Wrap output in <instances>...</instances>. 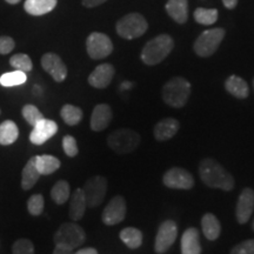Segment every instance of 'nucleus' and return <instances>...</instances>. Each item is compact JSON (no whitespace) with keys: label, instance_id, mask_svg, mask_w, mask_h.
<instances>
[{"label":"nucleus","instance_id":"2f4dec72","mask_svg":"<svg viewBox=\"0 0 254 254\" xmlns=\"http://www.w3.org/2000/svg\"><path fill=\"white\" fill-rule=\"evenodd\" d=\"M195 21L200 25H205V26H209V25L214 24L218 19V9L215 8H196L193 13Z\"/></svg>","mask_w":254,"mask_h":254},{"label":"nucleus","instance_id":"6ab92c4d","mask_svg":"<svg viewBox=\"0 0 254 254\" xmlns=\"http://www.w3.org/2000/svg\"><path fill=\"white\" fill-rule=\"evenodd\" d=\"M199 237V231L195 227L187 228L182 237V254H201Z\"/></svg>","mask_w":254,"mask_h":254},{"label":"nucleus","instance_id":"f704fd0d","mask_svg":"<svg viewBox=\"0 0 254 254\" xmlns=\"http://www.w3.org/2000/svg\"><path fill=\"white\" fill-rule=\"evenodd\" d=\"M45 200L41 194H33L27 200V209L32 215H40L44 211Z\"/></svg>","mask_w":254,"mask_h":254},{"label":"nucleus","instance_id":"ea45409f","mask_svg":"<svg viewBox=\"0 0 254 254\" xmlns=\"http://www.w3.org/2000/svg\"><path fill=\"white\" fill-rule=\"evenodd\" d=\"M105 1H107V0H82V5H84L85 7L92 8V7H97V6L104 4Z\"/></svg>","mask_w":254,"mask_h":254},{"label":"nucleus","instance_id":"f8f14e48","mask_svg":"<svg viewBox=\"0 0 254 254\" xmlns=\"http://www.w3.org/2000/svg\"><path fill=\"white\" fill-rule=\"evenodd\" d=\"M126 217V201L122 195H117L107 204L103 212V222L107 226H113L122 222Z\"/></svg>","mask_w":254,"mask_h":254},{"label":"nucleus","instance_id":"7c9ffc66","mask_svg":"<svg viewBox=\"0 0 254 254\" xmlns=\"http://www.w3.org/2000/svg\"><path fill=\"white\" fill-rule=\"evenodd\" d=\"M26 80H27L26 73L15 69L13 72L4 73V74L0 77V85L4 87L19 86V85L25 84Z\"/></svg>","mask_w":254,"mask_h":254},{"label":"nucleus","instance_id":"f3484780","mask_svg":"<svg viewBox=\"0 0 254 254\" xmlns=\"http://www.w3.org/2000/svg\"><path fill=\"white\" fill-rule=\"evenodd\" d=\"M113 113L107 104H99L94 107L91 116V128L95 132L104 131L110 125Z\"/></svg>","mask_w":254,"mask_h":254},{"label":"nucleus","instance_id":"dca6fc26","mask_svg":"<svg viewBox=\"0 0 254 254\" xmlns=\"http://www.w3.org/2000/svg\"><path fill=\"white\" fill-rule=\"evenodd\" d=\"M116 69L111 64H101L97 66L88 77V84L95 88H106L112 81Z\"/></svg>","mask_w":254,"mask_h":254},{"label":"nucleus","instance_id":"423d86ee","mask_svg":"<svg viewBox=\"0 0 254 254\" xmlns=\"http://www.w3.org/2000/svg\"><path fill=\"white\" fill-rule=\"evenodd\" d=\"M225 33L226 32L221 27L204 31L194 41V45H193L194 52L202 58L211 57L218 50L219 45L225 38Z\"/></svg>","mask_w":254,"mask_h":254},{"label":"nucleus","instance_id":"cd10ccee","mask_svg":"<svg viewBox=\"0 0 254 254\" xmlns=\"http://www.w3.org/2000/svg\"><path fill=\"white\" fill-rule=\"evenodd\" d=\"M120 239L128 249L135 250L141 246L142 244V233L138 228L126 227L120 232Z\"/></svg>","mask_w":254,"mask_h":254},{"label":"nucleus","instance_id":"37998d69","mask_svg":"<svg viewBox=\"0 0 254 254\" xmlns=\"http://www.w3.org/2000/svg\"><path fill=\"white\" fill-rule=\"evenodd\" d=\"M73 254H98V252H97V250L92 249V247H87V249L79 250L78 252H75Z\"/></svg>","mask_w":254,"mask_h":254},{"label":"nucleus","instance_id":"a878e982","mask_svg":"<svg viewBox=\"0 0 254 254\" xmlns=\"http://www.w3.org/2000/svg\"><path fill=\"white\" fill-rule=\"evenodd\" d=\"M60 160L53 155H36V166L40 176H49L55 173L60 167Z\"/></svg>","mask_w":254,"mask_h":254},{"label":"nucleus","instance_id":"72a5a7b5","mask_svg":"<svg viewBox=\"0 0 254 254\" xmlns=\"http://www.w3.org/2000/svg\"><path fill=\"white\" fill-rule=\"evenodd\" d=\"M21 113H23L24 119L32 126H34L37 123H39L41 119H44L43 113H41L40 111L38 110V107L34 106V105H25L23 110H21Z\"/></svg>","mask_w":254,"mask_h":254},{"label":"nucleus","instance_id":"e433bc0d","mask_svg":"<svg viewBox=\"0 0 254 254\" xmlns=\"http://www.w3.org/2000/svg\"><path fill=\"white\" fill-rule=\"evenodd\" d=\"M63 148L64 152H65L66 155L68 157H75L78 154V145H77V140L73 138L72 135H65L63 138Z\"/></svg>","mask_w":254,"mask_h":254},{"label":"nucleus","instance_id":"20e7f679","mask_svg":"<svg viewBox=\"0 0 254 254\" xmlns=\"http://www.w3.org/2000/svg\"><path fill=\"white\" fill-rule=\"evenodd\" d=\"M107 144L118 154H128L140 144V135L129 128H119L111 133Z\"/></svg>","mask_w":254,"mask_h":254},{"label":"nucleus","instance_id":"39448f33","mask_svg":"<svg viewBox=\"0 0 254 254\" xmlns=\"http://www.w3.org/2000/svg\"><path fill=\"white\" fill-rule=\"evenodd\" d=\"M86 240L84 228L74 222H66L59 227L55 234L56 246H63L69 250L80 247Z\"/></svg>","mask_w":254,"mask_h":254},{"label":"nucleus","instance_id":"a18cd8bd","mask_svg":"<svg viewBox=\"0 0 254 254\" xmlns=\"http://www.w3.org/2000/svg\"><path fill=\"white\" fill-rule=\"evenodd\" d=\"M252 228H253V231H254V220H253V224H252Z\"/></svg>","mask_w":254,"mask_h":254},{"label":"nucleus","instance_id":"ddd939ff","mask_svg":"<svg viewBox=\"0 0 254 254\" xmlns=\"http://www.w3.org/2000/svg\"><path fill=\"white\" fill-rule=\"evenodd\" d=\"M41 66L57 82H63L67 77V67L56 53H46L41 57Z\"/></svg>","mask_w":254,"mask_h":254},{"label":"nucleus","instance_id":"58836bf2","mask_svg":"<svg viewBox=\"0 0 254 254\" xmlns=\"http://www.w3.org/2000/svg\"><path fill=\"white\" fill-rule=\"evenodd\" d=\"M15 46L14 40L11 37H0V55H8Z\"/></svg>","mask_w":254,"mask_h":254},{"label":"nucleus","instance_id":"f03ea898","mask_svg":"<svg viewBox=\"0 0 254 254\" xmlns=\"http://www.w3.org/2000/svg\"><path fill=\"white\" fill-rule=\"evenodd\" d=\"M173 47L174 41L172 37L168 34H160L146 44L141 51L140 58L146 65H157L172 52Z\"/></svg>","mask_w":254,"mask_h":254},{"label":"nucleus","instance_id":"4468645a","mask_svg":"<svg viewBox=\"0 0 254 254\" xmlns=\"http://www.w3.org/2000/svg\"><path fill=\"white\" fill-rule=\"evenodd\" d=\"M57 132H58L57 123L53 122V120L44 118L33 126V129H32L30 134V140L34 145H43L53 135L57 134Z\"/></svg>","mask_w":254,"mask_h":254},{"label":"nucleus","instance_id":"473e14b6","mask_svg":"<svg viewBox=\"0 0 254 254\" xmlns=\"http://www.w3.org/2000/svg\"><path fill=\"white\" fill-rule=\"evenodd\" d=\"M9 65L15 69H18V71H23L25 73L31 72L32 68H33V64H32L31 58L27 55H24V53H18V55L11 57Z\"/></svg>","mask_w":254,"mask_h":254},{"label":"nucleus","instance_id":"6e6552de","mask_svg":"<svg viewBox=\"0 0 254 254\" xmlns=\"http://www.w3.org/2000/svg\"><path fill=\"white\" fill-rule=\"evenodd\" d=\"M86 50L92 59L99 60L106 58L112 53L113 44L106 34L93 32L87 37Z\"/></svg>","mask_w":254,"mask_h":254},{"label":"nucleus","instance_id":"79ce46f5","mask_svg":"<svg viewBox=\"0 0 254 254\" xmlns=\"http://www.w3.org/2000/svg\"><path fill=\"white\" fill-rule=\"evenodd\" d=\"M222 4L228 9H233L236 8V6L238 4V0H222Z\"/></svg>","mask_w":254,"mask_h":254},{"label":"nucleus","instance_id":"c85d7f7f","mask_svg":"<svg viewBox=\"0 0 254 254\" xmlns=\"http://www.w3.org/2000/svg\"><path fill=\"white\" fill-rule=\"evenodd\" d=\"M51 196L52 200L58 205L65 204L66 201L71 196V189H69V184L65 180H59L57 182L55 186L51 190Z\"/></svg>","mask_w":254,"mask_h":254},{"label":"nucleus","instance_id":"4c0bfd02","mask_svg":"<svg viewBox=\"0 0 254 254\" xmlns=\"http://www.w3.org/2000/svg\"><path fill=\"white\" fill-rule=\"evenodd\" d=\"M231 254H254V239L245 240L238 244L231 251Z\"/></svg>","mask_w":254,"mask_h":254},{"label":"nucleus","instance_id":"393cba45","mask_svg":"<svg viewBox=\"0 0 254 254\" xmlns=\"http://www.w3.org/2000/svg\"><path fill=\"white\" fill-rule=\"evenodd\" d=\"M201 227L204 236L208 240H217L221 233V225L219 219L212 213H206L201 219Z\"/></svg>","mask_w":254,"mask_h":254},{"label":"nucleus","instance_id":"a211bd4d","mask_svg":"<svg viewBox=\"0 0 254 254\" xmlns=\"http://www.w3.org/2000/svg\"><path fill=\"white\" fill-rule=\"evenodd\" d=\"M180 124L174 118H166L159 122L154 127V138L158 141H166L173 138L179 131Z\"/></svg>","mask_w":254,"mask_h":254},{"label":"nucleus","instance_id":"c9c22d12","mask_svg":"<svg viewBox=\"0 0 254 254\" xmlns=\"http://www.w3.org/2000/svg\"><path fill=\"white\" fill-rule=\"evenodd\" d=\"M12 254H34L33 244L28 239H19L12 246Z\"/></svg>","mask_w":254,"mask_h":254},{"label":"nucleus","instance_id":"1a4fd4ad","mask_svg":"<svg viewBox=\"0 0 254 254\" xmlns=\"http://www.w3.org/2000/svg\"><path fill=\"white\" fill-rule=\"evenodd\" d=\"M84 194L88 207H98L104 201L107 192V180L104 177H92L85 184Z\"/></svg>","mask_w":254,"mask_h":254},{"label":"nucleus","instance_id":"bb28decb","mask_svg":"<svg viewBox=\"0 0 254 254\" xmlns=\"http://www.w3.org/2000/svg\"><path fill=\"white\" fill-rule=\"evenodd\" d=\"M19 129L14 122L5 120L0 124V145H11L17 140Z\"/></svg>","mask_w":254,"mask_h":254},{"label":"nucleus","instance_id":"2eb2a0df","mask_svg":"<svg viewBox=\"0 0 254 254\" xmlns=\"http://www.w3.org/2000/svg\"><path fill=\"white\" fill-rule=\"evenodd\" d=\"M254 211V190L244 189L240 193L237 204V220L239 224H246Z\"/></svg>","mask_w":254,"mask_h":254},{"label":"nucleus","instance_id":"aec40b11","mask_svg":"<svg viewBox=\"0 0 254 254\" xmlns=\"http://www.w3.org/2000/svg\"><path fill=\"white\" fill-rule=\"evenodd\" d=\"M166 11L176 23L185 24L189 19V1L187 0H168Z\"/></svg>","mask_w":254,"mask_h":254},{"label":"nucleus","instance_id":"5701e85b","mask_svg":"<svg viewBox=\"0 0 254 254\" xmlns=\"http://www.w3.org/2000/svg\"><path fill=\"white\" fill-rule=\"evenodd\" d=\"M225 88L228 93H231L233 97L238 99H245L249 97L250 90L247 82L243 78L238 77V75H231L225 81Z\"/></svg>","mask_w":254,"mask_h":254},{"label":"nucleus","instance_id":"0eeeda50","mask_svg":"<svg viewBox=\"0 0 254 254\" xmlns=\"http://www.w3.org/2000/svg\"><path fill=\"white\" fill-rule=\"evenodd\" d=\"M148 28L146 19L139 13H129L117 23V33L124 39H135L144 36Z\"/></svg>","mask_w":254,"mask_h":254},{"label":"nucleus","instance_id":"c03bdc74","mask_svg":"<svg viewBox=\"0 0 254 254\" xmlns=\"http://www.w3.org/2000/svg\"><path fill=\"white\" fill-rule=\"evenodd\" d=\"M6 2H8V4H11V5H15V4H18V2H20V0H5Z\"/></svg>","mask_w":254,"mask_h":254},{"label":"nucleus","instance_id":"7ed1b4c3","mask_svg":"<svg viewBox=\"0 0 254 254\" xmlns=\"http://www.w3.org/2000/svg\"><path fill=\"white\" fill-rule=\"evenodd\" d=\"M190 94V84L183 77H174L164 85L163 100L168 106L180 109L185 106Z\"/></svg>","mask_w":254,"mask_h":254},{"label":"nucleus","instance_id":"49530a36","mask_svg":"<svg viewBox=\"0 0 254 254\" xmlns=\"http://www.w3.org/2000/svg\"><path fill=\"white\" fill-rule=\"evenodd\" d=\"M253 87H254V80H253Z\"/></svg>","mask_w":254,"mask_h":254},{"label":"nucleus","instance_id":"de8ad7c7","mask_svg":"<svg viewBox=\"0 0 254 254\" xmlns=\"http://www.w3.org/2000/svg\"><path fill=\"white\" fill-rule=\"evenodd\" d=\"M0 112H1V111H0Z\"/></svg>","mask_w":254,"mask_h":254},{"label":"nucleus","instance_id":"a19ab883","mask_svg":"<svg viewBox=\"0 0 254 254\" xmlns=\"http://www.w3.org/2000/svg\"><path fill=\"white\" fill-rule=\"evenodd\" d=\"M53 254H73V251L63 246H56Z\"/></svg>","mask_w":254,"mask_h":254},{"label":"nucleus","instance_id":"9d476101","mask_svg":"<svg viewBox=\"0 0 254 254\" xmlns=\"http://www.w3.org/2000/svg\"><path fill=\"white\" fill-rule=\"evenodd\" d=\"M163 183L168 189L190 190L194 186V178L185 168L172 167L164 174Z\"/></svg>","mask_w":254,"mask_h":254},{"label":"nucleus","instance_id":"c756f323","mask_svg":"<svg viewBox=\"0 0 254 254\" xmlns=\"http://www.w3.org/2000/svg\"><path fill=\"white\" fill-rule=\"evenodd\" d=\"M60 116L67 125L74 126L81 122L82 111L78 106H74V105L66 104L64 105L62 111H60Z\"/></svg>","mask_w":254,"mask_h":254},{"label":"nucleus","instance_id":"412c9836","mask_svg":"<svg viewBox=\"0 0 254 254\" xmlns=\"http://www.w3.org/2000/svg\"><path fill=\"white\" fill-rule=\"evenodd\" d=\"M86 207L87 204L84 190L82 189H77L73 192L71 200H69V218L74 221L80 220L84 217Z\"/></svg>","mask_w":254,"mask_h":254},{"label":"nucleus","instance_id":"9b49d317","mask_svg":"<svg viewBox=\"0 0 254 254\" xmlns=\"http://www.w3.org/2000/svg\"><path fill=\"white\" fill-rule=\"evenodd\" d=\"M178 237V226L173 220H166L159 227L155 237L154 250L159 254L166 253Z\"/></svg>","mask_w":254,"mask_h":254},{"label":"nucleus","instance_id":"b1692460","mask_svg":"<svg viewBox=\"0 0 254 254\" xmlns=\"http://www.w3.org/2000/svg\"><path fill=\"white\" fill-rule=\"evenodd\" d=\"M40 178V173L38 172L36 166V157H32L28 163L25 165L23 173H21V187L23 190H28L36 185Z\"/></svg>","mask_w":254,"mask_h":254},{"label":"nucleus","instance_id":"f257e3e1","mask_svg":"<svg viewBox=\"0 0 254 254\" xmlns=\"http://www.w3.org/2000/svg\"><path fill=\"white\" fill-rule=\"evenodd\" d=\"M199 174L201 182L211 189H219L227 192L234 189L233 177L214 159H204L199 164Z\"/></svg>","mask_w":254,"mask_h":254},{"label":"nucleus","instance_id":"4be33fe9","mask_svg":"<svg viewBox=\"0 0 254 254\" xmlns=\"http://www.w3.org/2000/svg\"><path fill=\"white\" fill-rule=\"evenodd\" d=\"M58 4V0H26L24 8L31 15H44L53 11Z\"/></svg>","mask_w":254,"mask_h":254}]
</instances>
